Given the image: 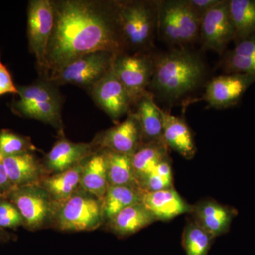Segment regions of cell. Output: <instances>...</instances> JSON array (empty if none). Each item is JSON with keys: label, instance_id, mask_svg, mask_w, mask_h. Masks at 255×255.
<instances>
[{"label": "cell", "instance_id": "obj_1", "mask_svg": "<svg viewBox=\"0 0 255 255\" xmlns=\"http://www.w3.org/2000/svg\"><path fill=\"white\" fill-rule=\"evenodd\" d=\"M54 26L47 54L46 78L82 55L124 49L117 3L81 0L53 1Z\"/></svg>", "mask_w": 255, "mask_h": 255}, {"label": "cell", "instance_id": "obj_2", "mask_svg": "<svg viewBox=\"0 0 255 255\" xmlns=\"http://www.w3.org/2000/svg\"><path fill=\"white\" fill-rule=\"evenodd\" d=\"M205 66L199 55L184 48L164 53L155 60L151 90L168 100L193 91L204 78Z\"/></svg>", "mask_w": 255, "mask_h": 255}, {"label": "cell", "instance_id": "obj_3", "mask_svg": "<svg viewBox=\"0 0 255 255\" xmlns=\"http://www.w3.org/2000/svg\"><path fill=\"white\" fill-rule=\"evenodd\" d=\"M119 28L124 47L147 49L157 31V1L117 2Z\"/></svg>", "mask_w": 255, "mask_h": 255}, {"label": "cell", "instance_id": "obj_4", "mask_svg": "<svg viewBox=\"0 0 255 255\" xmlns=\"http://www.w3.org/2000/svg\"><path fill=\"white\" fill-rule=\"evenodd\" d=\"M201 21L187 0L157 1V31L169 45L184 46L195 41Z\"/></svg>", "mask_w": 255, "mask_h": 255}, {"label": "cell", "instance_id": "obj_5", "mask_svg": "<svg viewBox=\"0 0 255 255\" xmlns=\"http://www.w3.org/2000/svg\"><path fill=\"white\" fill-rule=\"evenodd\" d=\"M116 56L107 51L82 55L52 73L46 80L55 85L72 84L91 89L112 68Z\"/></svg>", "mask_w": 255, "mask_h": 255}, {"label": "cell", "instance_id": "obj_6", "mask_svg": "<svg viewBox=\"0 0 255 255\" xmlns=\"http://www.w3.org/2000/svg\"><path fill=\"white\" fill-rule=\"evenodd\" d=\"M57 225L62 231H93L104 220L102 201L90 194H73L58 206Z\"/></svg>", "mask_w": 255, "mask_h": 255}, {"label": "cell", "instance_id": "obj_7", "mask_svg": "<svg viewBox=\"0 0 255 255\" xmlns=\"http://www.w3.org/2000/svg\"><path fill=\"white\" fill-rule=\"evenodd\" d=\"M6 198L17 208L29 229L44 226L56 213V204L39 184L14 188Z\"/></svg>", "mask_w": 255, "mask_h": 255}, {"label": "cell", "instance_id": "obj_8", "mask_svg": "<svg viewBox=\"0 0 255 255\" xmlns=\"http://www.w3.org/2000/svg\"><path fill=\"white\" fill-rule=\"evenodd\" d=\"M27 33L30 50L36 57L42 73L46 70L47 54L54 26V8L50 0H32L28 3Z\"/></svg>", "mask_w": 255, "mask_h": 255}, {"label": "cell", "instance_id": "obj_9", "mask_svg": "<svg viewBox=\"0 0 255 255\" xmlns=\"http://www.w3.org/2000/svg\"><path fill=\"white\" fill-rule=\"evenodd\" d=\"M155 60L142 53L117 55L112 68L133 102L147 92L153 75Z\"/></svg>", "mask_w": 255, "mask_h": 255}, {"label": "cell", "instance_id": "obj_10", "mask_svg": "<svg viewBox=\"0 0 255 255\" xmlns=\"http://www.w3.org/2000/svg\"><path fill=\"white\" fill-rule=\"evenodd\" d=\"M199 36L204 48L220 54L235 39L236 32L228 1L221 0L219 4L203 16Z\"/></svg>", "mask_w": 255, "mask_h": 255}, {"label": "cell", "instance_id": "obj_11", "mask_svg": "<svg viewBox=\"0 0 255 255\" xmlns=\"http://www.w3.org/2000/svg\"><path fill=\"white\" fill-rule=\"evenodd\" d=\"M90 91L97 105L113 120H117L127 113L133 102L112 67L103 78L91 87Z\"/></svg>", "mask_w": 255, "mask_h": 255}, {"label": "cell", "instance_id": "obj_12", "mask_svg": "<svg viewBox=\"0 0 255 255\" xmlns=\"http://www.w3.org/2000/svg\"><path fill=\"white\" fill-rule=\"evenodd\" d=\"M255 82V75L230 73L211 80L206 87L204 100L211 107L223 109L237 105L246 90Z\"/></svg>", "mask_w": 255, "mask_h": 255}, {"label": "cell", "instance_id": "obj_13", "mask_svg": "<svg viewBox=\"0 0 255 255\" xmlns=\"http://www.w3.org/2000/svg\"><path fill=\"white\" fill-rule=\"evenodd\" d=\"M98 143L105 150L130 156L142 145V132L136 114L128 118L102 134Z\"/></svg>", "mask_w": 255, "mask_h": 255}, {"label": "cell", "instance_id": "obj_14", "mask_svg": "<svg viewBox=\"0 0 255 255\" xmlns=\"http://www.w3.org/2000/svg\"><path fill=\"white\" fill-rule=\"evenodd\" d=\"M237 210L213 200L199 201L192 206L193 221L204 228L214 238L228 233Z\"/></svg>", "mask_w": 255, "mask_h": 255}, {"label": "cell", "instance_id": "obj_15", "mask_svg": "<svg viewBox=\"0 0 255 255\" xmlns=\"http://www.w3.org/2000/svg\"><path fill=\"white\" fill-rule=\"evenodd\" d=\"M142 204L156 221H167L190 214L192 206L183 199L173 188L157 191H142Z\"/></svg>", "mask_w": 255, "mask_h": 255}, {"label": "cell", "instance_id": "obj_16", "mask_svg": "<svg viewBox=\"0 0 255 255\" xmlns=\"http://www.w3.org/2000/svg\"><path fill=\"white\" fill-rule=\"evenodd\" d=\"M92 151V144L75 143L60 139L45 157V167L48 172L60 173L81 163L91 155Z\"/></svg>", "mask_w": 255, "mask_h": 255}, {"label": "cell", "instance_id": "obj_17", "mask_svg": "<svg viewBox=\"0 0 255 255\" xmlns=\"http://www.w3.org/2000/svg\"><path fill=\"white\" fill-rule=\"evenodd\" d=\"M163 140L169 148L190 159L195 155L196 147L190 128L183 119L162 110Z\"/></svg>", "mask_w": 255, "mask_h": 255}, {"label": "cell", "instance_id": "obj_18", "mask_svg": "<svg viewBox=\"0 0 255 255\" xmlns=\"http://www.w3.org/2000/svg\"><path fill=\"white\" fill-rule=\"evenodd\" d=\"M137 101L135 114L141 128L142 144L163 140L162 110L156 105L152 95L147 92Z\"/></svg>", "mask_w": 255, "mask_h": 255}, {"label": "cell", "instance_id": "obj_19", "mask_svg": "<svg viewBox=\"0 0 255 255\" xmlns=\"http://www.w3.org/2000/svg\"><path fill=\"white\" fill-rule=\"evenodd\" d=\"M3 163L15 188L39 184L43 168L31 152L3 157Z\"/></svg>", "mask_w": 255, "mask_h": 255}, {"label": "cell", "instance_id": "obj_20", "mask_svg": "<svg viewBox=\"0 0 255 255\" xmlns=\"http://www.w3.org/2000/svg\"><path fill=\"white\" fill-rule=\"evenodd\" d=\"M153 215L142 204L128 206L108 222L112 232L119 237H127L155 222Z\"/></svg>", "mask_w": 255, "mask_h": 255}, {"label": "cell", "instance_id": "obj_21", "mask_svg": "<svg viewBox=\"0 0 255 255\" xmlns=\"http://www.w3.org/2000/svg\"><path fill=\"white\" fill-rule=\"evenodd\" d=\"M83 166L82 163L77 164L72 168L53 174L41 181V187L49 194L57 207L68 200L80 185Z\"/></svg>", "mask_w": 255, "mask_h": 255}, {"label": "cell", "instance_id": "obj_22", "mask_svg": "<svg viewBox=\"0 0 255 255\" xmlns=\"http://www.w3.org/2000/svg\"><path fill=\"white\" fill-rule=\"evenodd\" d=\"M80 186L90 195L101 201L104 199L110 185L103 152L92 156L84 164Z\"/></svg>", "mask_w": 255, "mask_h": 255}, {"label": "cell", "instance_id": "obj_23", "mask_svg": "<svg viewBox=\"0 0 255 255\" xmlns=\"http://www.w3.org/2000/svg\"><path fill=\"white\" fill-rule=\"evenodd\" d=\"M169 147L164 140L142 144L132 156V166L137 182L140 184L164 159L169 158ZM140 187V185H139Z\"/></svg>", "mask_w": 255, "mask_h": 255}, {"label": "cell", "instance_id": "obj_24", "mask_svg": "<svg viewBox=\"0 0 255 255\" xmlns=\"http://www.w3.org/2000/svg\"><path fill=\"white\" fill-rule=\"evenodd\" d=\"M103 153L109 185L140 188L134 172L132 156L109 150H105Z\"/></svg>", "mask_w": 255, "mask_h": 255}, {"label": "cell", "instance_id": "obj_25", "mask_svg": "<svg viewBox=\"0 0 255 255\" xmlns=\"http://www.w3.org/2000/svg\"><path fill=\"white\" fill-rule=\"evenodd\" d=\"M142 193L140 188L129 186H109L102 201L104 219L109 222L122 210L142 203Z\"/></svg>", "mask_w": 255, "mask_h": 255}, {"label": "cell", "instance_id": "obj_26", "mask_svg": "<svg viewBox=\"0 0 255 255\" xmlns=\"http://www.w3.org/2000/svg\"><path fill=\"white\" fill-rule=\"evenodd\" d=\"M223 68L230 73L255 75V35L237 42L223 60Z\"/></svg>", "mask_w": 255, "mask_h": 255}, {"label": "cell", "instance_id": "obj_27", "mask_svg": "<svg viewBox=\"0 0 255 255\" xmlns=\"http://www.w3.org/2000/svg\"><path fill=\"white\" fill-rule=\"evenodd\" d=\"M229 11L237 42L255 35V0H230Z\"/></svg>", "mask_w": 255, "mask_h": 255}, {"label": "cell", "instance_id": "obj_28", "mask_svg": "<svg viewBox=\"0 0 255 255\" xmlns=\"http://www.w3.org/2000/svg\"><path fill=\"white\" fill-rule=\"evenodd\" d=\"M62 102L46 101L33 103L19 104L14 102L12 110L21 117L37 119L55 127H61Z\"/></svg>", "mask_w": 255, "mask_h": 255}, {"label": "cell", "instance_id": "obj_29", "mask_svg": "<svg viewBox=\"0 0 255 255\" xmlns=\"http://www.w3.org/2000/svg\"><path fill=\"white\" fill-rule=\"evenodd\" d=\"M214 239L204 228L191 220L182 234V246L186 255H208Z\"/></svg>", "mask_w": 255, "mask_h": 255}, {"label": "cell", "instance_id": "obj_30", "mask_svg": "<svg viewBox=\"0 0 255 255\" xmlns=\"http://www.w3.org/2000/svg\"><path fill=\"white\" fill-rule=\"evenodd\" d=\"M17 89L19 99L15 101L17 103L28 104L46 101L62 102L61 95L55 84L47 80L26 86H18Z\"/></svg>", "mask_w": 255, "mask_h": 255}, {"label": "cell", "instance_id": "obj_31", "mask_svg": "<svg viewBox=\"0 0 255 255\" xmlns=\"http://www.w3.org/2000/svg\"><path fill=\"white\" fill-rule=\"evenodd\" d=\"M142 191H157L173 188V175L170 159H164L140 182Z\"/></svg>", "mask_w": 255, "mask_h": 255}, {"label": "cell", "instance_id": "obj_32", "mask_svg": "<svg viewBox=\"0 0 255 255\" xmlns=\"http://www.w3.org/2000/svg\"><path fill=\"white\" fill-rule=\"evenodd\" d=\"M35 147L27 137L3 130L0 132V155L3 157H11L31 152Z\"/></svg>", "mask_w": 255, "mask_h": 255}, {"label": "cell", "instance_id": "obj_33", "mask_svg": "<svg viewBox=\"0 0 255 255\" xmlns=\"http://www.w3.org/2000/svg\"><path fill=\"white\" fill-rule=\"evenodd\" d=\"M21 226L24 222L16 206L6 198L0 197V228L16 229Z\"/></svg>", "mask_w": 255, "mask_h": 255}, {"label": "cell", "instance_id": "obj_34", "mask_svg": "<svg viewBox=\"0 0 255 255\" xmlns=\"http://www.w3.org/2000/svg\"><path fill=\"white\" fill-rule=\"evenodd\" d=\"M6 94L18 95V89L14 85L9 70L0 58V96Z\"/></svg>", "mask_w": 255, "mask_h": 255}, {"label": "cell", "instance_id": "obj_35", "mask_svg": "<svg viewBox=\"0 0 255 255\" xmlns=\"http://www.w3.org/2000/svg\"><path fill=\"white\" fill-rule=\"evenodd\" d=\"M221 1V0H187L189 6L201 18L208 11L219 4Z\"/></svg>", "mask_w": 255, "mask_h": 255}, {"label": "cell", "instance_id": "obj_36", "mask_svg": "<svg viewBox=\"0 0 255 255\" xmlns=\"http://www.w3.org/2000/svg\"><path fill=\"white\" fill-rule=\"evenodd\" d=\"M14 188L8 178L3 163V157L0 155V197L6 198Z\"/></svg>", "mask_w": 255, "mask_h": 255}, {"label": "cell", "instance_id": "obj_37", "mask_svg": "<svg viewBox=\"0 0 255 255\" xmlns=\"http://www.w3.org/2000/svg\"><path fill=\"white\" fill-rule=\"evenodd\" d=\"M11 239V236L9 233L6 232L4 229L0 228V243H6Z\"/></svg>", "mask_w": 255, "mask_h": 255}]
</instances>
